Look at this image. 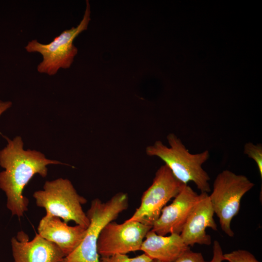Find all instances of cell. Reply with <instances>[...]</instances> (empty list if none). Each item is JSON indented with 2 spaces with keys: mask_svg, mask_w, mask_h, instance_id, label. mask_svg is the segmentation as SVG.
Wrapping results in <instances>:
<instances>
[{
  "mask_svg": "<svg viewBox=\"0 0 262 262\" xmlns=\"http://www.w3.org/2000/svg\"><path fill=\"white\" fill-rule=\"evenodd\" d=\"M86 229L78 225L68 226L59 217L45 215L40 220L37 230L39 235L56 245L66 256L81 244Z\"/></svg>",
  "mask_w": 262,
  "mask_h": 262,
  "instance_id": "obj_12",
  "label": "cell"
},
{
  "mask_svg": "<svg viewBox=\"0 0 262 262\" xmlns=\"http://www.w3.org/2000/svg\"><path fill=\"white\" fill-rule=\"evenodd\" d=\"M151 262H161L157 260H153Z\"/></svg>",
  "mask_w": 262,
  "mask_h": 262,
  "instance_id": "obj_20",
  "label": "cell"
},
{
  "mask_svg": "<svg viewBox=\"0 0 262 262\" xmlns=\"http://www.w3.org/2000/svg\"><path fill=\"white\" fill-rule=\"evenodd\" d=\"M186 185L178 180L164 164L155 173L151 185L144 192L139 207L127 221H135L152 227L163 209Z\"/></svg>",
  "mask_w": 262,
  "mask_h": 262,
  "instance_id": "obj_7",
  "label": "cell"
},
{
  "mask_svg": "<svg viewBox=\"0 0 262 262\" xmlns=\"http://www.w3.org/2000/svg\"><path fill=\"white\" fill-rule=\"evenodd\" d=\"M11 242L14 262H61L66 257L56 245L38 233L29 241L28 235L20 231Z\"/></svg>",
  "mask_w": 262,
  "mask_h": 262,
  "instance_id": "obj_11",
  "label": "cell"
},
{
  "mask_svg": "<svg viewBox=\"0 0 262 262\" xmlns=\"http://www.w3.org/2000/svg\"><path fill=\"white\" fill-rule=\"evenodd\" d=\"M33 197L36 205L46 210V215L59 217L67 224L73 221L85 228L88 227L89 220L82 208L87 200L78 194L69 180L60 178L46 181L43 190L35 191Z\"/></svg>",
  "mask_w": 262,
  "mask_h": 262,
  "instance_id": "obj_4",
  "label": "cell"
},
{
  "mask_svg": "<svg viewBox=\"0 0 262 262\" xmlns=\"http://www.w3.org/2000/svg\"><path fill=\"white\" fill-rule=\"evenodd\" d=\"M254 186L246 176L229 170L219 173L213 182L209 198L222 230L229 237L234 236L230 224L239 211L242 197Z\"/></svg>",
  "mask_w": 262,
  "mask_h": 262,
  "instance_id": "obj_6",
  "label": "cell"
},
{
  "mask_svg": "<svg viewBox=\"0 0 262 262\" xmlns=\"http://www.w3.org/2000/svg\"><path fill=\"white\" fill-rule=\"evenodd\" d=\"M6 140L7 145L0 150V166L4 169L0 172V188L5 193L12 214L20 217L28 210L29 200L23 191L31 179L35 174L46 177L48 165L62 163L46 158L40 151L24 150L19 136Z\"/></svg>",
  "mask_w": 262,
  "mask_h": 262,
  "instance_id": "obj_1",
  "label": "cell"
},
{
  "mask_svg": "<svg viewBox=\"0 0 262 262\" xmlns=\"http://www.w3.org/2000/svg\"><path fill=\"white\" fill-rule=\"evenodd\" d=\"M153 260L143 253L130 258L126 254H117L108 257H100V262H151Z\"/></svg>",
  "mask_w": 262,
  "mask_h": 262,
  "instance_id": "obj_16",
  "label": "cell"
},
{
  "mask_svg": "<svg viewBox=\"0 0 262 262\" xmlns=\"http://www.w3.org/2000/svg\"><path fill=\"white\" fill-rule=\"evenodd\" d=\"M167 140L169 146L158 140L147 147V155L163 160L175 177L184 184L192 181L201 193L211 192L210 178L202 166L209 158V151L191 153L181 140L173 133L167 135Z\"/></svg>",
  "mask_w": 262,
  "mask_h": 262,
  "instance_id": "obj_2",
  "label": "cell"
},
{
  "mask_svg": "<svg viewBox=\"0 0 262 262\" xmlns=\"http://www.w3.org/2000/svg\"><path fill=\"white\" fill-rule=\"evenodd\" d=\"M128 207L127 194L120 192L106 202L95 198L91 202L86 215L89 225L79 246L61 262H100L97 243L104 227L115 219Z\"/></svg>",
  "mask_w": 262,
  "mask_h": 262,
  "instance_id": "obj_3",
  "label": "cell"
},
{
  "mask_svg": "<svg viewBox=\"0 0 262 262\" xmlns=\"http://www.w3.org/2000/svg\"><path fill=\"white\" fill-rule=\"evenodd\" d=\"M244 153L256 163L261 178H262V146L261 144L255 145L251 142L245 144Z\"/></svg>",
  "mask_w": 262,
  "mask_h": 262,
  "instance_id": "obj_14",
  "label": "cell"
},
{
  "mask_svg": "<svg viewBox=\"0 0 262 262\" xmlns=\"http://www.w3.org/2000/svg\"><path fill=\"white\" fill-rule=\"evenodd\" d=\"M224 260L229 262H260L250 252L238 249L223 254Z\"/></svg>",
  "mask_w": 262,
  "mask_h": 262,
  "instance_id": "obj_15",
  "label": "cell"
},
{
  "mask_svg": "<svg viewBox=\"0 0 262 262\" xmlns=\"http://www.w3.org/2000/svg\"><path fill=\"white\" fill-rule=\"evenodd\" d=\"M151 226L135 221L123 223L111 222L102 230L97 243L100 257L126 254L140 250L142 244Z\"/></svg>",
  "mask_w": 262,
  "mask_h": 262,
  "instance_id": "obj_8",
  "label": "cell"
},
{
  "mask_svg": "<svg viewBox=\"0 0 262 262\" xmlns=\"http://www.w3.org/2000/svg\"><path fill=\"white\" fill-rule=\"evenodd\" d=\"M214 214L208 193H201L180 233L187 246H193L196 244L207 246L211 244V237L207 234L206 229L210 228L213 230H217Z\"/></svg>",
  "mask_w": 262,
  "mask_h": 262,
  "instance_id": "obj_10",
  "label": "cell"
},
{
  "mask_svg": "<svg viewBox=\"0 0 262 262\" xmlns=\"http://www.w3.org/2000/svg\"><path fill=\"white\" fill-rule=\"evenodd\" d=\"M199 197L191 187L185 185L172 202L163 209L151 229L162 236L180 234Z\"/></svg>",
  "mask_w": 262,
  "mask_h": 262,
  "instance_id": "obj_9",
  "label": "cell"
},
{
  "mask_svg": "<svg viewBox=\"0 0 262 262\" xmlns=\"http://www.w3.org/2000/svg\"><path fill=\"white\" fill-rule=\"evenodd\" d=\"M12 105V103L10 101H2L0 99V115Z\"/></svg>",
  "mask_w": 262,
  "mask_h": 262,
  "instance_id": "obj_19",
  "label": "cell"
},
{
  "mask_svg": "<svg viewBox=\"0 0 262 262\" xmlns=\"http://www.w3.org/2000/svg\"><path fill=\"white\" fill-rule=\"evenodd\" d=\"M189 249L180 234L172 233L167 236H162L151 229L146 234L140 250L152 260L161 262H173Z\"/></svg>",
  "mask_w": 262,
  "mask_h": 262,
  "instance_id": "obj_13",
  "label": "cell"
},
{
  "mask_svg": "<svg viewBox=\"0 0 262 262\" xmlns=\"http://www.w3.org/2000/svg\"><path fill=\"white\" fill-rule=\"evenodd\" d=\"M205 261L200 252L187 250L173 262H205Z\"/></svg>",
  "mask_w": 262,
  "mask_h": 262,
  "instance_id": "obj_17",
  "label": "cell"
},
{
  "mask_svg": "<svg viewBox=\"0 0 262 262\" xmlns=\"http://www.w3.org/2000/svg\"><path fill=\"white\" fill-rule=\"evenodd\" d=\"M223 253L219 242L215 240L213 245V255L212 260L205 262H222L224 260Z\"/></svg>",
  "mask_w": 262,
  "mask_h": 262,
  "instance_id": "obj_18",
  "label": "cell"
},
{
  "mask_svg": "<svg viewBox=\"0 0 262 262\" xmlns=\"http://www.w3.org/2000/svg\"><path fill=\"white\" fill-rule=\"evenodd\" d=\"M90 13L89 2L86 0L83 18L77 27L63 31L47 44L40 43L36 40L28 43L25 47L27 52H38L43 56V60L37 66L38 72L52 76L60 68L70 67L78 53L73 41L82 32L87 30L90 21Z\"/></svg>",
  "mask_w": 262,
  "mask_h": 262,
  "instance_id": "obj_5",
  "label": "cell"
}]
</instances>
